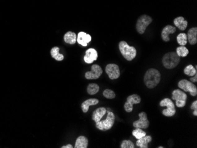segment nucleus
I'll return each mask as SVG.
<instances>
[{"mask_svg": "<svg viewBox=\"0 0 197 148\" xmlns=\"http://www.w3.org/2000/svg\"><path fill=\"white\" fill-rule=\"evenodd\" d=\"M161 80V74L155 69H150L146 72L144 76V83L149 89H153Z\"/></svg>", "mask_w": 197, "mask_h": 148, "instance_id": "f257e3e1", "label": "nucleus"}, {"mask_svg": "<svg viewBox=\"0 0 197 148\" xmlns=\"http://www.w3.org/2000/svg\"><path fill=\"white\" fill-rule=\"evenodd\" d=\"M120 52L124 58L128 61H132L137 56V52L134 47H131L125 42L122 41L119 44Z\"/></svg>", "mask_w": 197, "mask_h": 148, "instance_id": "f03ea898", "label": "nucleus"}, {"mask_svg": "<svg viewBox=\"0 0 197 148\" xmlns=\"http://www.w3.org/2000/svg\"><path fill=\"white\" fill-rule=\"evenodd\" d=\"M180 61V57L177 53L170 52L165 54L162 59V63L163 66L168 69H172L178 65Z\"/></svg>", "mask_w": 197, "mask_h": 148, "instance_id": "7ed1b4c3", "label": "nucleus"}, {"mask_svg": "<svg viewBox=\"0 0 197 148\" xmlns=\"http://www.w3.org/2000/svg\"><path fill=\"white\" fill-rule=\"evenodd\" d=\"M106 112L108 113V116L105 120L102 121L100 120L97 123H96V128L102 131H106L110 129L114 126V123L115 116L114 113L109 110H106Z\"/></svg>", "mask_w": 197, "mask_h": 148, "instance_id": "20e7f679", "label": "nucleus"}, {"mask_svg": "<svg viewBox=\"0 0 197 148\" xmlns=\"http://www.w3.org/2000/svg\"><path fill=\"white\" fill-rule=\"evenodd\" d=\"M152 22V18L147 15H142L137 20L136 29L137 32L143 34L148 26Z\"/></svg>", "mask_w": 197, "mask_h": 148, "instance_id": "39448f33", "label": "nucleus"}, {"mask_svg": "<svg viewBox=\"0 0 197 148\" xmlns=\"http://www.w3.org/2000/svg\"><path fill=\"white\" fill-rule=\"evenodd\" d=\"M160 106L161 107L166 106L167 108V109H164L162 111V114L167 117H171L176 113V109L175 107V105L173 101H171L170 99L165 98L161 101L160 102Z\"/></svg>", "mask_w": 197, "mask_h": 148, "instance_id": "423d86ee", "label": "nucleus"}, {"mask_svg": "<svg viewBox=\"0 0 197 148\" xmlns=\"http://www.w3.org/2000/svg\"><path fill=\"white\" fill-rule=\"evenodd\" d=\"M172 100L175 101L176 105L178 107H183L186 105V101L187 99V95L179 89H176L173 90L172 94Z\"/></svg>", "mask_w": 197, "mask_h": 148, "instance_id": "0eeeda50", "label": "nucleus"}, {"mask_svg": "<svg viewBox=\"0 0 197 148\" xmlns=\"http://www.w3.org/2000/svg\"><path fill=\"white\" fill-rule=\"evenodd\" d=\"M178 87L186 92H190L192 96H195L197 94V86L193 83L186 80L183 79L179 81Z\"/></svg>", "mask_w": 197, "mask_h": 148, "instance_id": "6e6552de", "label": "nucleus"}, {"mask_svg": "<svg viewBox=\"0 0 197 148\" xmlns=\"http://www.w3.org/2000/svg\"><path fill=\"white\" fill-rule=\"evenodd\" d=\"M139 119L135 121L133 125L135 128L147 129L150 126V122L147 118V114L145 112L140 113L139 114Z\"/></svg>", "mask_w": 197, "mask_h": 148, "instance_id": "1a4fd4ad", "label": "nucleus"}, {"mask_svg": "<svg viewBox=\"0 0 197 148\" xmlns=\"http://www.w3.org/2000/svg\"><path fill=\"white\" fill-rule=\"evenodd\" d=\"M141 97L137 95H132L128 97L126 102L125 103L124 108L126 112H131L133 110V106L135 104H138L141 102Z\"/></svg>", "mask_w": 197, "mask_h": 148, "instance_id": "9d476101", "label": "nucleus"}, {"mask_svg": "<svg viewBox=\"0 0 197 148\" xmlns=\"http://www.w3.org/2000/svg\"><path fill=\"white\" fill-rule=\"evenodd\" d=\"M106 73L111 80L118 78L120 76V70L119 66L116 64H109L106 65Z\"/></svg>", "mask_w": 197, "mask_h": 148, "instance_id": "9b49d317", "label": "nucleus"}, {"mask_svg": "<svg viewBox=\"0 0 197 148\" xmlns=\"http://www.w3.org/2000/svg\"><path fill=\"white\" fill-rule=\"evenodd\" d=\"M103 70L100 65H94L92 66L91 71L85 73V77L87 79H97L102 75Z\"/></svg>", "mask_w": 197, "mask_h": 148, "instance_id": "f8f14e48", "label": "nucleus"}, {"mask_svg": "<svg viewBox=\"0 0 197 148\" xmlns=\"http://www.w3.org/2000/svg\"><path fill=\"white\" fill-rule=\"evenodd\" d=\"M98 57L97 52L94 48H89L86 52L84 57V61L87 64H91L96 61Z\"/></svg>", "mask_w": 197, "mask_h": 148, "instance_id": "ddd939ff", "label": "nucleus"}, {"mask_svg": "<svg viewBox=\"0 0 197 148\" xmlns=\"http://www.w3.org/2000/svg\"><path fill=\"white\" fill-rule=\"evenodd\" d=\"M176 31V28L171 25H168L165 26L163 29L162 31L161 37L162 40L164 42H169L170 38L169 37V35L170 34H173Z\"/></svg>", "mask_w": 197, "mask_h": 148, "instance_id": "4468645a", "label": "nucleus"}, {"mask_svg": "<svg viewBox=\"0 0 197 148\" xmlns=\"http://www.w3.org/2000/svg\"><path fill=\"white\" fill-rule=\"evenodd\" d=\"M92 37L89 34L85 33L84 32H80L78 34L77 41L78 43L83 47H86L87 44L90 42Z\"/></svg>", "mask_w": 197, "mask_h": 148, "instance_id": "2eb2a0df", "label": "nucleus"}, {"mask_svg": "<svg viewBox=\"0 0 197 148\" xmlns=\"http://www.w3.org/2000/svg\"><path fill=\"white\" fill-rule=\"evenodd\" d=\"M106 110H107L106 109V108H105L103 107L97 108L93 113L92 119L96 123H97L98 122H99L101 120L103 116H104L105 115V114L106 113Z\"/></svg>", "mask_w": 197, "mask_h": 148, "instance_id": "dca6fc26", "label": "nucleus"}, {"mask_svg": "<svg viewBox=\"0 0 197 148\" xmlns=\"http://www.w3.org/2000/svg\"><path fill=\"white\" fill-rule=\"evenodd\" d=\"M187 40L191 45H194L197 42V28L194 27L190 29L187 34Z\"/></svg>", "mask_w": 197, "mask_h": 148, "instance_id": "f3484780", "label": "nucleus"}, {"mask_svg": "<svg viewBox=\"0 0 197 148\" xmlns=\"http://www.w3.org/2000/svg\"><path fill=\"white\" fill-rule=\"evenodd\" d=\"M173 23L177 27H178L179 30L182 31L185 30L188 25V21H186L182 17H178L175 18L173 20Z\"/></svg>", "mask_w": 197, "mask_h": 148, "instance_id": "a211bd4d", "label": "nucleus"}, {"mask_svg": "<svg viewBox=\"0 0 197 148\" xmlns=\"http://www.w3.org/2000/svg\"><path fill=\"white\" fill-rule=\"evenodd\" d=\"M152 141V137L145 135L142 137L137 139V145L140 148H148V143Z\"/></svg>", "mask_w": 197, "mask_h": 148, "instance_id": "6ab92c4d", "label": "nucleus"}, {"mask_svg": "<svg viewBox=\"0 0 197 148\" xmlns=\"http://www.w3.org/2000/svg\"><path fill=\"white\" fill-rule=\"evenodd\" d=\"M99 103V100L97 99H89L84 101L82 104V109L84 113H87L90 106L96 105Z\"/></svg>", "mask_w": 197, "mask_h": 148, "instance_id": "aec40b11", "label": "nucleus"}, {"mask_svg": "<svg viewBox=\"0 0 197 148\" xmlns=\"http://www.w3.org/2000/svg\"><path fill=\"white\" fill-rule=\"evenodd\" d=\"M88 139L83 136H79L76 139L75 148H87L88 146Z\"/></svg>", "mask_w": 197, "mask_h": 148, "instance_id": "412c9836", "label": "nucleus"}, {"mask_svg": "<svg viewBox=\"0 0 197 148\" xmlns=\"http://www.w3.org/2000/svg\"><path fill=\"white\" fill-rule=\"evenodd\" d=\"M64 40L66 43H68L70 44H74L77 41L76 34L73 32L69 31L65 34Z\"/></svg>", "mask_w": 197, "mask_h": 148, "instance_id": "4be33fe9", "label": "nucleus"}, {"mask_svg": "<svg viewBox=\"0 0 197 148\" xmlns=\"http://www.w3.org/2000/svg\"><path fill=\"white\" fill-rule=\"evenodd\" d=\"M60 48L57 47L52 48L51 50V55L53 58L57 61H62L64 59V56L59 53Z\"/></svg>", "mask_w": 197, "mask_h": 148, "instance_id": "5701e85b", "label": "nucleus"}, {"mask_svg": "<svg viewBox=\"0 0 197 148\" xmlns=\"http://www.w3.org/2000/svg\"><path fill=\"white\" fill-rule=\"evenodd\" d=\"M87 91L90 95H94L99 91V86L95 83H90L89 84Z\"/></svg>", "mask_w": 197, "mask_h": 148, "instance_id": "b1692460", "label": "nucleus"}, {"mask_svg": "<svg viewBox=\"0 0 197 148\" xmlns=\"http://www.w3.org/2000/svg\"><path fill=\"white\" fill-rule=\"evenodd\" d=\"M184 72L186 75L188 76H194L197 73V69L193 65H187L184 69Z\"/></svg>", "mask_w": 197, "mask_h": 148, "instance_id": "393cba45", "label": "nucleus"}, {"mask_svg": "<svg viewBox=\"0 0 197 148\" xmlns=\"http://www.w3.org/2000/svg\"><path fill=\"white\" fill-rule=\"evenodd\" d=\"M177 42L181 46H185L187 43V36L185 33H180L177 36Z\"/></svg>", "mask_w": 197, "mask_h": 148, "instance_id": "a878e982", "label": "nucleus"}, {"mask_svg": "<svg viewBox=\"0 0 197 148\" xmlns=\"http://www.w3.org/2000/svg\"><path fill=\"white\" fill-rule=\"evenodd\" d=\"M189 53V51L185 46H180L177 48V54L179 57H184Z\"/></svg>", "mask_w": 197, "mask_h": 148, "instance_id": "bb28decb", "label": "nucleus"}, {"mask_svg": "<svg viewBox=\"0 0 197 148\" xmlns=\"http://www.w3.org/2000/svg\"><path fill=\"white\" fill-rule=\"evenodd\" d=\"M132 135L133 136H135L137 139H139L143 136L146 135V132H144L142 129L141 128H136L135 130L132 131Z\"/></svg>", "mask_w": 197, "mask_h": 148, "instance_id": "cd10ccee", "label": "nucleus"}, {"mask_svg": "<svg viewBox=\"0 0 197 148\" xmlns=\"http://www.w3.org/2000/svg\"><path fill=\"white\" fill-rule=\"evenodd\" d=\"M103 96L109 99H114L116 97V95L114 93L113 90H110V89H106L105 90H104L103 92Z\"/></svg>", "mask_w": 197, "mask_h": 148, "instance_id": "c85d7f7f", "label": "nucleus"}, {"mask_svg": "<svg viewBox=\"0 0 197 148\" xmlns=\"http://www.w3.org/2000/svg\"><path fill=\"white\" fill-rule=\"evenodd\" d=\"M121 148H134L135 146L134 144L133 143V142H132L131 141H128V140H125L123 142H122Z\"/></svg>", "mask_w": 197, "mask_h": 148, "instance_id": "c756f323", "label": "nucleus"}, {"mask_svg": "<svg viewBox=\"0 0 197 148\" xmlns=\"http://www.w3.org/2000/svg\"><path fill=\"white\" fill-rule=\"evenodd\" d=\"M191 109L192 110H194V112H193V114L195 116H197V101H194L192 103V105H191Z\"/></svg>", "mask_w": 197, "mask_h": 148, "instance_id": "7c9ffc66", "label": "nucleus"}, {"mask_svg": "<svg viewBox=\"0 0 197 148\" xmlns=\"http://www.w3.org/2000/svg\"><path fill=\"white\" fill-rule=\"evenodd\" d=\"M190 80H191L192 82H194V83H196L197 82V73L193 76V77H191L190 78Z\"/></svg>", "mask_w": 197, "mask_h": 148, "instance_id": "2f4dec72", "label": "nucleus"}, {"mask_svg": "<svg viewBox=\"0 0 197 148\" xmlns=\"http://www.w3.org/2000/svg\"><path fill=\"white\" fill-rule=\"evenodd\" d=\"M61 148H73V146L70 144H68L66 146H63Z\"/></svg>", "mask_w": 197, "mask_h": 148, "instance_id": "473e14b6", "label": "nucleus"}, {"mask_svg": "<svg viewBox=\"0 0 197 148\" xmlns=\"http://www.w3.org/2000/svg\"><path fill=\"white\" fill-rule=\"evenodd\" d=\"M159 148H163V147H162V146H159V147H158Z\"/></svg>", "mask_w": 197, "mask_h": 148, "instance_id": "72a5a7b5", "label": "nucleus"}]
</instances>
